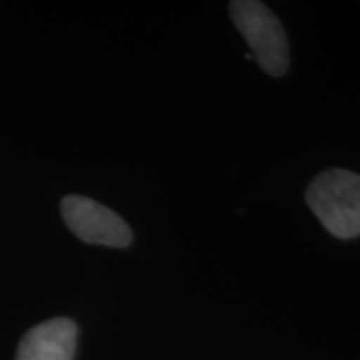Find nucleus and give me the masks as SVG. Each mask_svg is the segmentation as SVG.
<instances>
[{"instance_id":"3","label":"nucleus","mask_w":360,"mask_h":360,"mask_svg":"<svg viewBox=\"0 0 360 360\" xmlns=\"http://www.w3.org/2000/svg\"><path fill=\"white\" fill-rule=\"evenodd\" d=\"M60 214L72 233L87 244L125 249L132 242L134 236L127 222L109 207L89 197H64Z\"/></svg>"},{"instance_id":"1","label":"nucleus","mask_w":360,"mask_h":360,"mask_svg":"<svg viewBox=\"0 0 360 360\" xmlns=\"http://www.w3.org/2000/svg\"><path fill=\"white\" fill-rule=\"evenodd\" d=\"M305 200L328 233L342 240L360 237V175L345 169L319 174Z\"/></svg>"},{"instance_id":"2","label":"nucleus","mask_w":360,"mask_h":360,"mask_svg":"<svg viewBox=\"0 0 360 360\" xmlns=\"http://www.w3.org/2000/svg\"><path fill=\"white\" fill-rule=\"evenodd\" d=\"M229 12L265 74L282 77L289 69V44L278 17L257 0H236Z\"/></svg>"},{"instance_id":"4","label":"nucleus","mask_w":360,"mask_h":360,"mask_svg":"<svg viewBox=\"0 0 360 360\" xmlns=\"http://www.w3.org/2000/svg\"><path fill=\"white\" fill-rule=\"evenodd\" d=\"M77 326L65 317L39 323L22 337L15 360H74Z\"/></svg>"}]
</instances>
